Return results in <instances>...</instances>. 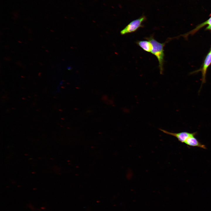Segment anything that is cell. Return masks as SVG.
I'll return each instance as SVG.
<instances>
[{
	"label": "cell",
	"instance_id": "1",
	"mask_svg": "<svg viewBox=\"0 0 211 211\" xmlns=\"http://www.w3.org/2000/svg\"><path fill=\"white\" fill-rule=\"evenodd\" d=\"M144 38L149 41L152 45V48L151 53L157 58L159 62L160 73L162 74L164 71V47L166 42L163 43H160L154 38L153 35Z\"/></svg>",
	"mask_w": 211,
	"mask_h": 211
},
{
	"label": "cell",
	"instance_id": "2",
	"mask_svg": "<svg viewBox=\"0 0 211 211\" xmlns=\"http://www.w3.org/2000/svg\"><path fill=\"white\" fill-rule=\"evenodd\" d=\"M146 17L142 16L136 19L135 20L129 23L120 31L121 35L134 32L140 28L143 27L142 23L146 20Z\"/></svg>",
	"mask_w": 211,
	"mask_h": 211
},
{
	"label": "cell",
	"instance_id": "3",
	"mask_svg": "<svg viewBox=\"0 0 211 211\" xmlns=\"http://www.w3.org/2000/svg\"><path fill=\"white\" fill-rule=\"evenodd\" d=\"M159 130L167 134L176 137L179 142L181 143H185L186 140L189 137L194 135H196L197 134V132L193 133H190L184 131L178 133H173L169 132L166 130L161 129H159Z\"/></svg>",
	"mask_w": 211,
	"mask_h": 211
},
{
	"label": "cell",
	"instance_id": "4",
	"mask_svg": "<svg viewBox=\"0 0 211 211\" xmlns=\"http://www.w3.org/2000/svg\"><path fill=\"white\" fill-rule=\"evenodd\" d=\"M211 63V50L208 54L205 59L203 67L201 69L202 74V85L206 82V75L207 69Z\"/></svg>",
	"mask_w": 211,
	"mask_h": 211
},
{
	"label": "cell",
	"instance_id": "5",
	"mask_svg": "<svg viewBox=\"0 0 211 211\" xmlns=\"http://www.w3.org/2000/svg\"><path fill=\"white\" fill-rule=\"evenodd\" d=\"M195 136L194 135L189 137L184 143L190 146L198 147L203 149H206L205 146L200 142L195 137Z\"/></svg>",
	"mask_w": 211,
	"mask_h": 211
},
{
	"label": "cell",
	"instance_id": "6",
	"mask_svg": "<svg viewBox=\"0 0 211 211\" xmlns=\"http://www.w3.org/2000/svg\"><path fill=\"white\" fill-rule=\"evenodd\" d=\"M136 43L144 51L151 52L152 46L151 42L148 40H139L136 42Z\"/></svg>",
	"mask_w": 211,
	"mask_h": 211
},
{
	"label": "cell",
	"instance_id": "7",
	"mask_svg": "<svg viewBox=\"0 0 211 211\" xmlns=\"http://www.w3.org/2000/svg\"><path fill=\"white\" fill-rule=\"evenodd\" d=\"M210 15H211V14ZM206 25H211V16L207 21L198 25L195 29L191 31L189 34H193V33H195L201 28Z\"/></svg>",
	"mask_w": 211,
	"mask_h": 211
},
{
	"label": "cell",
	"instance_id": "8",
	"mask_svg": "<svg viewBox=\"0 0 211 211\" xmlns=\"http://www.w3.org/2000/svg\"><path fill=\"white\" fill-rule=\"evenodd\" d=\"M206 29L211 30V25H208V26L207 27Z\"/></svg>",
	"mask_w": 211,
	"mask_h": 211
}]
</instances>
